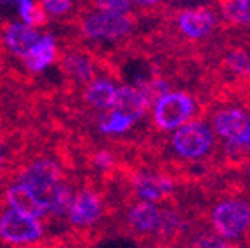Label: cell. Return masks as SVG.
<instances>
[{
	"label": "cell",
	"instance_id": "24",
	"mask_svg": "<svg viewBox=\"0 0 250 248\" xmlns=\"http://www.w3.org/2000/svg\"><path fill=\"white\" fill-rule=\"evenodd\" d=\"M228 62L234 71L238 73H250V56L243 54V52H234L228 58Z\"/></svg>",
	"mask_w": 250,
	"mask_h": 248
},
{
	"label": "cell",
	"instance_id": "23",
	"mask_svg": "<svg viewBox=\"0 0 250 248\" xmlns=\"http://www.w3.org/2000/svg\"><path fill=\"white\" fill-rule=\"evenodd\" d=\"M42 9L45 11V14L49 16H62L70 12L73 0H42L40 2Z\"/></svg>",
	"mask_w": 250,
	"mask_h": 248
},
{
	"label": "cell",
	"instance_id": "4",
	"mask_svg": "<svg viewBox=\"0 0 250 248\" xmlns=\"http://www.w3.org/2000/svg\"><path fill=\"white\" fill-rule=\"evenodd\" d=\"M43 238V226L40 219L28 217L24 213L5 208L0 213V240L9 245L30 247Z\"/></svg>",
	"mask_w": 250,
	"mask_h": 248
},
{
	"label": "cell",
	"instance_id": "32",
	"mask_svg": "<svg viewBox=\"0 0 250 248\" xmlns=\"http://www.w3.org/2000/svg\"><path fill=\"white\" fill-rule=\"evenodd\" d=\"M31 248H42V247H31Z\"/></svg>",
	"mask_w": 250,
	"mask_h": 248
},
{
	"label": "cell",
	"instance_id": "22",
	"mask_svg": "<svg viewBox=\"0 0 250 248\" xmlns=\"http://www.w3.org/2000/svg\"><path fill=\"white\" fill-rule=\"evenodd\" d=\"M191 248H231V245L217 233H207L196 236L191 243Z\"/></svg>",
	"mask_w": 250,
	"mask_h": 248
},
{
	"label": "cell",
	"instance_id": "9",
	"mask_svg": "<svg viewBox=\"0 0 250 248\" xmlns=\"http://www.w3.org/2000/svg\"><path fill=\"white\" fill-rule=\"evenodd\" d=\"M4 202L7 203L9 208L16 210V212L24 213L28 217L33 219H43L49 215V210H47V205L40 200V196L31 191L28 186L21 183L11 184V186L5 187L4 193Z\"/></svg>",
	"mask_w": 250,
	"mask_h": 248
},
{
	"label": "cell",
	"instance_id": "18",
	"mask_svg": "<svg viewBox=\"0 0 250 248\" xmlns=\"http://www.w3.org/2000/svg\"><path fill=\"white\" fill-rule=\"evenodd\" d=\"M16 7L20 11L23 23L30 24L33 28L43 26L47 23V14L42 5L33 2V0H16Z\"/></svg>",
	"mask_w": 250,
	"mask_h": 248
},
{
	"label": "cell",
	"instance_id": "17",
	"mask_svg": "<svg viewBox=\"0 0 250 248\" xmlns=\"http://www.w3.org/2000/svg\"><path fill=\"white\" fill-rule=\"evenodd\" d=\"M137 118H134L129 113L122 111L118 108H111L104 113L99 120V130L104 136H120L136 125Z\"/></svg>",
	"mask_w": 250,
	"mask_h": 248
},
{
	"label": "cell",
	"instance_id": "26",
	"mask_svg": "<svg viewBox=\"0 0 250 248\" xmlns=\"http://www.w3.org/2000/svg\"><path fill=\"white\" fill-rule=\"evenodd\" d=\"M99 248H137L132 240L127 238H115V240H106L99 245Z\"/></svg>",
	"mask_w": 250,
	"mask_h": 248
},
{
	"label": "cell",
	"instance_id": "10",
	"mask_svg": "<svg viewBox=\"0 0 250 248\" xmlns=\"http://www.w3.org/2000/svg\"><path fill=\"white\" fill-rule=\"evenodd\" d=\"M132 187L137 198L143 202H162L174 191V181L167 175L153 174V172H139L134 175Z\"/></svg>",
	"mask_w": 250,
	"mask_h": 248
},
{
	"label": "cell",
	"instance_id": "11",
	"mask_svg": "<svg viewBox=\"0 0 250 248\" xmlns=\"http://www.w3.org/2000/svg\"><path fill=\"white\" fill-rule=\"evenodd\" d=\"M162 219V208L156 207V203L151 202H143L130 207L129 213H127V222L141 236H148V234H156L158 226H160Z\"/></svg>",
	"mask_w": 250,
	"mask_h": 248
},
{
	"label": "cell",
	"instance_id": "27",
	"mask_svg": "<svg viewBox=\"0 0 250 248\" xmlns=\"http://www.w3.org/2000/svg\"><path fill=\"white\" fill-rule=\"evenodd\" d=\"M132 2H136V4L141 5V7H153V5L160 4L162 0H132Z\"/></svg>",
	"mask_w": 250,
	"mask_h": 248
},
{
	"label": "cell",
	"instance_id": "25",
	"mask_svg": "<svg viewBox=\"0 0 250 248\" xmlns=\"http://www.w3.org/2000/svg\"><path fill=\"white\" fill-rule=\"evenodd\" d=\"M92 162L99 170H101V168L103 170H109V168L115 165V156L108 151H99L92 156Z\"/></svg>",
	"mask_w": 250,
	"mask_h": 248
},
{
	"label": "cell",
	"instance_id": "30",
	"mask_svg": "<svg viewBox=\"0 0 250 248\" xmlns=\"http://www.w3.org/2000/svg\"><path fill=\"white\" fill-rule=\"evenodd\" d=\"M160 248H177V247H170V245H167V247H160Z\"/></svg>",
	"mask_w": 250,
	"mask_h": 248
},
{
	"label": "cell",
	"instance_id": "6",
	"mask_svg": "<svg viewBox=\"0 0 250 248\" xmlns=\"http://www.w3.org/2000/svg\"><path fill=\"white\" fill-rule=\"evenodd\" d=\"M104 213V203L98 191L83 187L73 193L71 203L68 207V221L75 227H89L96 224Z\"/></svg>",
	"mask_w": 250,
	"mask_h": 248
},
{
	"label": "cell",
	"instance_id": "7",
	"mask_svg": "<svg viewBox=\"0 0 250 248\" xmlns=\"http://www.w3.org/2000/svg\"><path fill=\"white\" fill-rule=\"evenodd\" d=\"M249 125L250 117L240 108L221 109L214 117V132L234 147H240Z\"/></svg>",
	"mask_w": 250,
	"mask_h": 248
},
{
	"label": "cell",
	"instance_id": "2",
	"mask_svg": "<svg viewBox=\"0 0 250 248\" xmlns=\"http://www.w3.org/2000/svg\"><path fill=\"white\" fill-rule=\"evenodd\" d=\"M214 146V132L205 122L189 120L174 130L172 147L184 160H202Z\"/></svg>",
	"mask_w": 250,
	"mask_h": 248
},
{
	"label": "cell",
	"instance_id": "16",
	"mask_svg": "<svg viewBox=\"0 0 250 248\" xmlns=\"http://www.w3.org/2000/svg\"><path fill=\"white\" fill-rule=\"evenodd\" d=\"M61 68L77 83L87 85L90 80H94L92 62H90L89 56L82 54V52H70V54H66L61 61Z\"/></svg>",
	"mask_w": 250,
	"mask_h": 248
},
{
	"label": "cell",
	"instance_id": "1",
	"mask_svg": "<svg viewBox=\"0 0 250 248\" xmlns=\"http://www.w3.org/2000/svg\"><path fill=\"white\" fill-rule=\"evenodd\" d=\"M196 113V103L189 94L168 90L153 104V122L160 130L170 132L189 122Z\"/></svg>",
	"mask_w": 250,
	"mask_h": 248
},
{
	"label": "cell",
	"instance_id": "29",
	"mask_svg": "<svg viewBox=\"0 0 250 248\" xmlns=\"http://www.w3.org/2000/svg\"><path fill=\"white\" fill-rule=\"evenodd\" d=\"M4 162H5V151H4V144L0 141V175H2V170H4Z\"/></svg>",
	"mask_w": 250,
	"mask_h": 248
},
{
	"label": "cell",
	"instance_id": "8",
	"mask_svg": "<svg viewBox=\"0 0 250 248\" xmlns=\"http://www.w3.org/2000/svg\"><path fill=\"white\" fill-rule=\"evenodd\" d=\"M215 12L207 7H188L177 14V28L184 37L202 40L215 30Z\"/></svg>",
	"mask_w": 250,
	"mask_h": 248
},
{
	"label": "cell",
	"instance_id": "15",
	"mask_svg": "<svg viewBox=\"0 0 250 248\" xmlns=\"http://www.w3.org/2000/svg\"><path fill=\"white\" fill-rule=\"evenodd\" d=\"M151 101L145 94V90L136 85H122L117 89V101L113 108H118L122 111L129 113L134 118L139 120L149 108Z\"/></svg>",
	"mask_w": 250,
	"mask_h": 248
},
{
	"label": "cell",
	"instance_id": "28",
	"mask_svg": "<svg viewBox=\"0 0 250 248\" xmlns=\"http://www.w3.org/2000/svg\"><path fill=\"white\" fill-rule=\"evenodd\" d=\"M240 147H243V149H247V151L250 153V125H249V128H247L245 136H243V141H242V144H240Z\"/></svg>",
	"mask_w": 250,
	"mask_h": 248
},
{
	"label": "cell",
	"instance_id": "13",
	"mask_svg": "<svg viewBox=\"0 0 250 248\" xmlns=\"http://www.w3.org/2000/svg\"><path fill=\"white\" fill-rule=\"evenodd\" d=\"M58 61V42L52 35H40V39L23 58V62L30 73H40Z\"/></svg>",
	"mask_w": 250,
	"mask_h": 248
},
{
	"label": "cell",
	"instance_id": "5",
	"mask_svg": "<svg viewBox=\"0 0 250 248\" xmlns=\"http://www.w3.org/2000/svg\"><path fill=\"white\" fill-rule=\"evenodd\" d=\"M134 21L129 14H111L96 11L82 21V33L89 40H120L132 31Z\"/></svg>",
	"mask_w": 250,
	"mask_h": 248
},
{
	"label": "cell",
	"instance_id": "19",
	"mask_svg": "<svg viewBox=\"0 0 250 248\" xmlns=\"http://www.w3.org/2000/svg\"><path fill=\"white\" fill-rule=\"evenodd\" d=\"M224 16L234 24H250V0H226Z\"/></svg>",
	"mask_w": 250,
	"mask_h": 248
},
{
	"label": "cell",
	"instance_id": "20",
	"mask_svg": "<svg viewBox=\"0 0 250 248\" xmlns=\"http://www.w3.org/2000/svg\"><path fill=\"white\" fill-rule=\"evenodd\" d=\"M179 227H181L179 215L176 212H170V210H162L160 226H158L156 234L160 238H172L179 231Z\"/></svg>",
	"mask_w": 250,
	"mask_h": 248
},
{
	"label": "cell",
	"instance_id": "12",
	"mask_svg": "<svg viewBox=\"0 0 250 248\" xmlns=\"http://www.w3.org/2000/svg\"><path fill=\"white\" fill-rule=\"evenodd\" d=\"M39 39L40 33L37 31V28L26 23H11L4 30V45L11 54L21 59L30 52V49L35 45Z\"/></svg>",
	"mask_w": 250,
	"mask_h": 248
},
{
	"label": "cell",
	"instance_id": "3",
	"mask_svg": "<svg viewBox=\"0 0 250 248\" xmlns=\"http://www.w3.org/2000/svg\"><path fill=\"white\" fill-rule=\"evenodd\" d=\"M212 226L224 240H240L250 229V203L243 200L219 202L212 208Z\"/></svg>",
	"mask_w": 250,
	"mask_h": 248
},
{
	"label": "cell",
	"instance_id": "21",
	"mask_svg": "<svg viewBox=\"0 0 250 248\" xmlns=\"http://www.w3.org/2000/svg\"><path fill=\"white\" fill-rule=\"evenodd\" d=\"M96 7L111 14H129L132 11V0H96Z\"/></svg>",
	"mask_w": 250,
	"mask_h": 248
},
{
	"label": "cell",
	"instance_id": "14",
	"mask_svg": "<svg viewBox=\"0 0 250 248\" xmlns=\"http://www.w3.org/2000/svg\"><path fill=\"white\" fill-rule=\"evenodd\" d=\"M117 89L118 87L108 78H94L83 89V101L96 109L108 111L117 101Z\"/></svg>",
	"mask_w": 250,
	"mask_h": 248
},
{
	"label": "cell",
	"instance_id": "33",
	"mask_svg": "<svg viewBox=\"0 0 250 248\" xmlns=\"http://www.w3.org/2000/svg\"><path fill=\"white\" fill-rule=\"evenodd\" d=\"M249 174H250V167H249Z\"/></svg>",
	"mask_w": 250,
	"mask_h": 248
},
{
	"label": "cell",
	"instance_id": "31",
	"mask_svg": "<svg viewBox=\"0 0 250 248\" xmlns=\"http://www.w3.org/2000/svg\"><path fill=\"white\" fill-rule=\"evenodd\" d=\"M0 71H2V62H0Z\"/></svg>",
	"mask_w": 250,
	"mask_h": 248
}]
</instances>
